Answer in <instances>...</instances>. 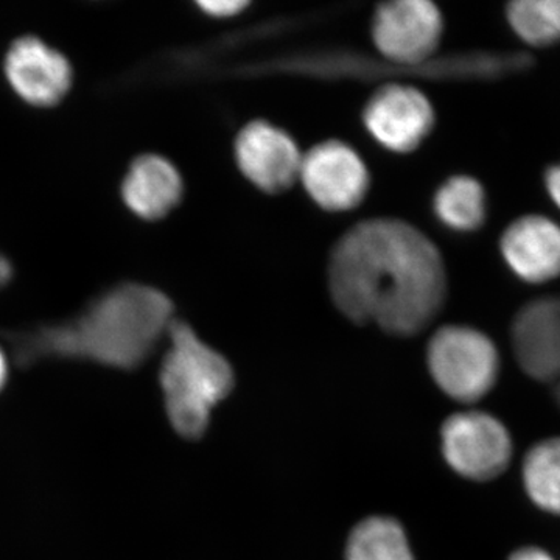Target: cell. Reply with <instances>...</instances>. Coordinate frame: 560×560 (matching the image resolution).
Instances as JSON below:
<instances>
[{
    "label": "cell",
    "instance_id": "20",
    "mask_svg": "<svg viewBox=\"0 0 560 560\" xmlns=\"http://www.w3.org/2000/svg\"><path fill=\"white\" fill-rule=\"evenodd\" d=\"M510 560H556L550 552L539 547H523L512 552Z\"/></svg>",
    "mask_w": 560,
    "mask_h": 560
},
{
    "label": "cell",
    "instance_id": "5",
    "mask_svg": "<svg viewBox=\"0 0 560 560\" xmlns=\"http://www.w3.org/2000/svg\"><path fill=\"white\" fill-rule=\"evenodd\" d=\"M441 440L448 466L471 481L499 478L514 453L510 431L495 416L485 411L453 415L442 425Z\"/></svg>",
    "mask_w": 560,
    "mask_h": 560
},
{
    "label": "cell",
    "instance_id": "8",
    "mask_svg": "<svg viewBox=\"0 0 560 560\" xmlns=\"http://www.w3.org/2000/svg\"><path fill=\"white\" fill-rule=\"evenodd\" d=\"M302 183L320 208H355L368 190V171L359 154L341 142H326L302 158Z\"/></svg>",
    "mask_w": 560,
    "mask_h": 560
},
{
    "label": "cell",
    "instance_id": "21",
    "mask_svg": "<svg viewBox=\"0 0 560 560\" xmlns=\"http://www.w3.org/2000/svg\"><path fill=\"white\" fill-rule=\"evenodd\" d=\"M11 278V267L9 264V260L3 259V257H0V285L2 283H5L7 280Z\"/></svg>",
    "mask_w": 560,
    "mask_h": 560
},
{
    "label": "cell",
    "instance_id": "23",
    "mask_svg": "<svg viewBox=\"0 0 560 560\" xmlns=\"http://www.w3.org/2000/svg\"><path fill=\"white\" fill-rule=\"evenodd\" d=\"M555 385H556L555 396H556V400H558V404L560 407V378H558V381L555 382Z\"/></svg>",
    "mask_w": 560,
    "mask_h": 560
},
{
    "label": "cell",
    "instance_id": "4",
    "mask_svg": "<svg viewBox=\"0 0 560 560\" xmlns=\"http://www.w3.org/2000/svg\"><path fill=\"white\" fill-rule=\"evenodd\" d=\"M431 377L448 397L474 404L500 377L501 359L489 335L467 326L442 327L429 345Z\"/></svg>",
    "mask_w": 560,
    "mask_h": 560
},
{
    "label": "cell",
    "instance_id": "22",
    "mask_svg": "<svg viewBox=\"0 0 560 560\" xmlns=\"http://www.w3.org/2000/svg\"><path fill=\"white\" fill-rule=\"evenodd\" d=\"M7 374H9V368H7L5 355L0 350V389H2L3 383L7 381Z\"/></svg>",
    "mask_w": 560,
    "mask_h": 560
},
{
    "label": "cell",
    "instance_id": "19",
    "mask_svg": "<svg viewBox=\"0 0 560 560\" xmlns=\"http://www.w3.org/2000/svg\"><path fill=\"white\" fill-rule=\"evenodd\" d=\"M544 186L552 205L560 210V161L547 168L544 175Z\"/></svg>",
    "mask_w": 560,
    "mask_h": 560
},
{
    "label": "cell",
    "instance_id": "18",
    "mask_svg": "<svg viewBox=\"0 0 560 560\" xmlns=\"http://www.w3.org/2000/svg\"><path fill=\"white\" fill-rule=\"evenodd\" d=\"M200 7L210 16L231 18L245 10L248 3L242 0H209V2H200Z\"/></svg>",
    "mask_w": 560,
    "mask_h": 560
},
{
    "label": "cell",
    "instance_id": "3",
    "mask_svg": "<svg viewBox=\"0 0 560 560\" xmlns=\"http://www.w3.org/2000/svg\"><path fill=\"white\" fill-rule=\"evenodd\" d=\"M167 337L171 348L161 370L165 408L173 429L195 440L208 429L213 407L231 393L234 374L186 323L173 320Z\"/></svg>",
    "mask_w": 560,
    "mask_h": 560
},
{
    "label": "cell",
    "instance_id": "2",
    "mask_svg": "<svg viewBox=\"0 0 560 560\" xmlns=\"http://www.w3.org/2000/svg\"><path fill=\"white\" fill-rule=\"evenodd\" d=\"M171 300L160 290L124 283L92 302L75 319L18 338L16 359H81L135 370L149 359L173 323Z\"/></svg>",
    "mask_w": 560,
    "mask_h": 560
},
{
    "label": "cell",
    "instance_id": "6",
    "mask_svg": "<svg viewBox=\"0 0 560 560\" xmlns=\"http://www.w3.org/2000/svg\"><path fill=\"white\" fill-rule=\"evenodd\" d=\"M442 25L441 11L429 0H397L375 14L374 39L390 60L420 62L436 50Z\"/></svg>",
    "mask_w": 560,
    "mask_h": 560
},
{
    "label": "cell",
    "instance_id": "14",
    "mask_svg": "<svg viewBox=\"0 0 560 560\" xmlns=\"http://www.w3.org/2000/svg\"><path fill=\"white\" fill-rule=\"evenodd\" d=\"M434 212L453 231L475 232L488 219V195L474 176H453L436 191Z\"/></svg>",
    "mask_w": 560,
    "mask_h": 560
},
{
    "label": "cell",
    "instance_id": "12",
    "mask_svg": "<svg viewBox=\"0 0 560 560\" xmlns=\"http://www.w3.org/2000/svg\"><path fill=\"white\" fill-rule=\"evenodd\" d=\"M5 72L13 90L38 106L60 102L72 81L69 61L35 36H25L11 46Z\"/></svg>",
    "mask_w": 560,
    "mask_h": 560
},
{
    "label": "cell",
    "instance_id": "9",
    "mask_svg": "<svg viewBox=\"0 0 560 560\" xmlns=\"http://www.w3.org/2000/svg\"><path fill=\"white\" fill-rule=\"evenodd\" d=\"M500 254L515 278L530 285L560 278V226L539 213L511 221L500 237Z\"/></svg>",
    "mask_w": 560,
    "mask_h": 560
},
{
    "label": "cell",
    "instance_id": "10",
    "mask_svg": "<svg viewBox=\"0 0 560 560\" xmlns=\"http://www.w3.org/2000/svg\"><path fill=\"white\" fill-rule=\"evenodd\" d=\"M368 130L394 151L418 149L434 125V110L422 92L410 86H386L364 110Z\"/></svg>",
    "mask_w": 560,
    "mask_h": 560
},
{
    "label": "cell",
    "instance_id": "17",
    "mask_svg": "<svg viewBox=\"0 0 560 560\" xmlns=\"http://www.w3.org/2000/svg\"><path fill=\"white\" fill-rule=\"evenodd\" d=\"M348 560H415L404 529L396 521L372 517L350 534Z\"/></svg>",
    "mask_w": 560,
    "mask_h": 560
},
{
    "label": "cell",
    "instance_id": "7",
    "mask_svg": "<svg viewBox=\"0 0 560 560\" xmlns=\"http://www.w3.org/2000/svg\"><path fill=\"white\" fill-rule=\"evenodd\" d=\"M515 360L534 381L560 378V293L534 298L511 324Z\"/></svg>",
    "mask_w": 560,
    "mask_h": 560
},
{
    "label": "cell",
    "instance_id": "1",
    "mask_svg": "<svg viewBox=\"0 0 560 560\" xmlns=\"http://www.w3.org/2000/svg\"><path fill=\"white\" fill-rule=\"evenodd\" d=\"M330 291L348 318L415 335L436 318L447 294L440 249L411 224L371 220L348 232L330 260Z\"/></svg>",
    "mask_w": 560,
    "mask_h": 560
},
{
    "label": "cell",
    "instance_id": "15",
    "mask_svg": "<svg viewBox=\"0 0 560 560\" xmlns=\"http://www.w3.org/2000/svg\"><path fill=\"white\" fill-rule=\"evenodd\" d=\"M526 495L548 514L560 515V436L537 442L522 467Z\"/></svg>",
    "mask_w": 560,
    "mask_h": 560
},
{
    "label": "cell",
    "instance_id": "11",
    "mask_svg": "<svg viewBox=\"0 0 560 560\" xmlns=\"http://www.w3.org/2000/svg\"><path fill=\"white\" fill-rule=\"evenodd\" d=\"M235 153L246 178L270 194L289 189L301 173L296 143L265 121H254L241 132Z\"/></svg>",
    "mask_w": 560,
    "mask_h": 560
},
{
    "label": "cell",
    "instance_id": "16",
    "mask_svg": "<svg viewBox=\"0 0 560 560\" xmlns=\"http://www.w3.org/2000/svg\"><path fill=\"white\" fill-rule=\"evenodd\" d=\"M504 16L526 46L544 49L560 44V0H515Z\"/></svg>",
    "mask_w": 560,
    "mask_h": 560
},
{
    "label": "cell",
    "instance_id": "13",
    "mask_svg": "<svg viewBox=\"0 0 560 560\" xmlns=\"http://www.w3.org/2000/svg\"><path fill=\"white\" fill-rule=\"evenodd\" d=\"M183 180L171 162L147 154L131 165L124 183V198L132 212L145 220L167 215L180 200Z\"/></svg>",
    "mask_w": 560,
    "mask_h": 560
}]
</instances>
